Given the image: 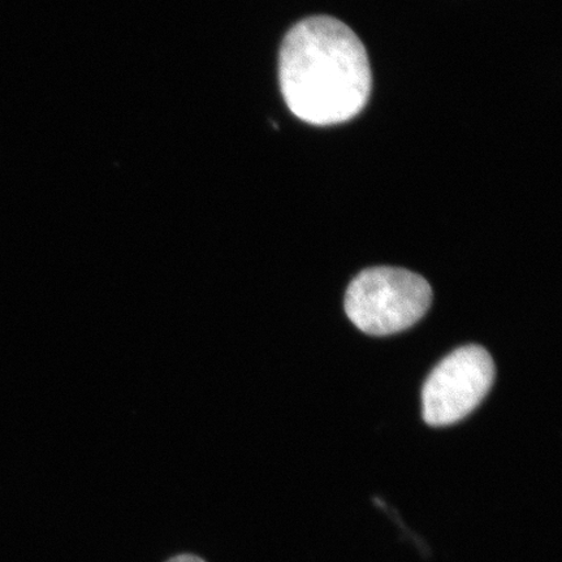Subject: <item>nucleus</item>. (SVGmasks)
Listing matches in <instances>:
<instances>
[{
  "label": "nucleus",
  "mask_w": 562,
  "mask_h": 562,
  "mask_svg": "<svg viewBox=\"0 0 562 562\" xmlns=\"http://www.w3.org/2000/svg\"><path fill=\"white\" fill-rule=\"evenodd\" d=\"M279 77L288 108L313 125L350 121L371 93L367 48L348 25L329 16L302 20L286 33Z\"/></svg>",
  "instance_id": "nucleus-1"
},
{
  "label": "nucleus",
  "mask_w": 562,
  "mask_h": 562,
  "mask_svg": "<svg viewBox=\"0 0 562 562\" xmlns=\"http://www.w3.org/2000/svg\"><path fill=\"white\" fill-rule=\"evenodd\" d=\"M432 301L425 278L396 267H374L351 281L346 294L348 318L362 333L386 336L424 318Z\"/></svg>",
  "instance_id": "nucleus-2"
},
{
  "label": "nucleus",
  "mask_w": 562,
  "mask_h": 562,
  "mask_svg": "<svg viewBox=\"0 0 562 562\" xmlns=\"http://www.w3.org/2000/svg\"><path fill=\"white\" fill-rule=\"evenodd\" d=\"M494 378L495 363L486 349L454 350L434 369L422 391L425 420L441 427L465 418L486 397Z\"/></svg>",
  "instance_id": "nucleus-3"
},
{
  "label": "nucleus",
  "mask_w": 562,
  "mask_h": 562,
  "mask_svg": "<svg viewBox=\"0 0 562 562\" xmlns=\"http://www.w3.org/2000/svg\"><path fill=\"white\" fill-rule=\"evenodd\" d=\"M167 562H206L199 557H194V554H179V557H175Z\"/></svg>",
  "instance_id": "nucleus-4"
}]
</instances>
